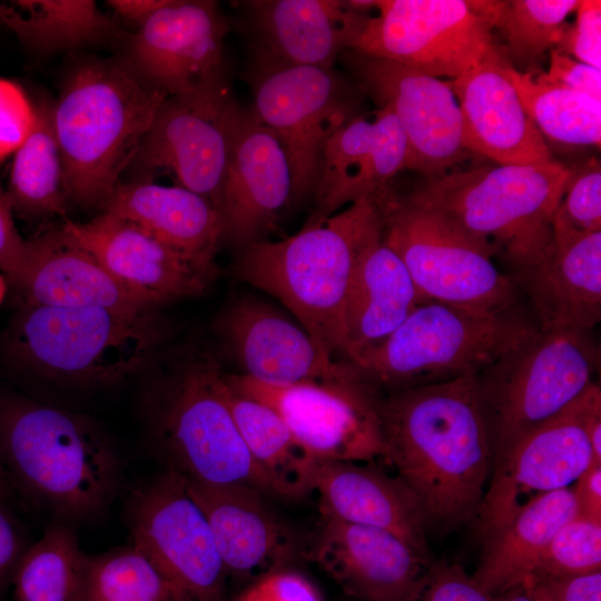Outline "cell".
<instances>
[{
  "label": "cell",
  "mask_w": 601,
  "mask_h": 601,
  "mask_svg": "<svg viewBox=\"0 0 601 601\" xmlns=\"http://www.w3.org/2000/svg\"><path fill=\"white\" fill-rule=\"evenodd\" d=\"M388 463L414 493L426 530L476 518L492 469L475 376L382 394Z\"/></svg>",
  "instance_id": "obj_1"
},
{
  "label": "cell",
  "mask_w": 601,
  "mask_h": 601,
  "mask_svg": "<svg viewBox=\"0 0 601 601\" xmlns=\"http://www.w3.org/2000/svg\"><path fill=\"white\" fill-rule=\"evenodd\" d=\"M168 96L120 60L78 67L51 105L68 204L102 210Z\"/></svg>",
  "instance_id": "obj_2"
},
{
  "label": "cell",
  "mask_w": 601,
  "mask_h": 601,
  "mask_svg": "<svg viewBox=\"0 0 601 601\" xmlns=\"http://www.w3.org/2000/svg\"><path fill=\"white\" fill-rule=\"evenodd\" d=\"M380 197L359 200L334 215L304 224L280 240L243 248L238 276L277 298L334 358L343 344V314L361 253L382 231Z\"/></svg>",
  "instance_id": "obj_3"
},
{
  "label": "cell",
  "mask_w": 601,
  "mask_h": 601,
  "mask_svg": "<svg viewBox=\"0 0 601 601\" xmlns=\"http://www.w3.org/2000/svg\"><path fill=\"white\" fill-rule=\"evenodd\" d=\"M0 455L12 484L63 521L100 514L119 486L110 442L83 416L52 405L0 398Z\"/></svg>",
  "instance_id": "obj_4"
},
{
  "label": "cell",
  "mask_w": 601,
  "mask_h": 601,
  "mask_svg": "<svg viewBox=\"0 0 601 601\" xmlns=\"http://www.w3.org/2000/svg\"><path fill=\"white\" fill-rule=\"evenodd\" d=\"M572 169L559 161L452 170L408 194L487 245L524 275L554 249L552 216Z\"/></svg>",
  "instance_id": "obj_5"
},
{
  "label": "cell",
  "mask_w": 601,
  "mask_h": 601,
  "mask_svg": "<svg viewBox=\"0 0 601 601\" xmlns=\"http://www.w3.org/2000/svg\"><path fill=\"white\" fill-rule=\"evenodd\" d=\"M540 332L519 307L485 312L426 300L381 345L351 364L386 394L475 376Z\"/></svg>",
  "instance_id": "obj_6"
},
{
  "label": "cell",
  "mask_w": 601,
  "mask_h": 601,
  "mask_svg": "<svg viewBox=\"0 0 601 601\" xmlns=\"http://www.w3.org/2000/svg\"><path fill=\"white\" fill-rule=\"evenodd\" d=\"M599 357L590 331H541L475 375L492 466L594 383Z\"/></svg>",
  "instance_id": "obj_7"
},
{
  "label": "cell",
  "mask_w": 601,
  "mask_h": 601,
  "mask_svg": "<svg viewBox=\"0 0 601 601\" xmlns=\"http://www.w3.org/2000/svg\"><path fill=\"white\" fill-rule=\"evenodd\" d=\"M152 437L165 469L188 482L273 494L235 423L225 373L209 356L179 365L160 387Z\"/></svg>",
  "instance_id": "obj_8"
},
{
  "label": "cell",
  "mask_w": 601,
  "mask_h": 601,
  "mask_svg": "<svg viewBox=\"0 0 601 601\" xmlns=\"http://www.w3.org/2000/svg\"><path fill=\"white\" fill-rule=\"evenodd\" d=\"M155 341L150 312L22 304L6 343L17 361L45 376L96 386L129 376Z\"/></svg>",
  "instance_id": "obj_9"
},
{
  "label": "cell",
  "mask_w": 601,
  "mask_h": 601,
  "mask_svg": "<svg viewBox=\"0 0 601 601\" xmlns=\"http://www.w3.org/2000/svg\"><path fill=\"white\" fill-rule=\"evenodd\" d=\"M378 197L383 240L405 265L423 302L485 312L519 307L518 287L494 265L487 245L390 186Z\"/></svg>",
  "instance_id": "obj_10"
},
{
  "label": "cell",
  "mask_w": 601,
  "mask_h": 601,
  "mask_svg": "<svg viewBox=\"0 0 601 601\" xmlns=\"http://www.w3.org/2000/svg\"><path fill=\"white\" fill-rule=\"evenodd\" d=\"M351 50L422 73L457 78L499 49L500 1L377 0Z\"/></svg>",
  "instance_id": "obj_11"
},
{
  "label": "cell",
  "mask_w": 601,
  "mask_h": 601,
  "mask_svg": "<svg viewBox=\"0 0 601 601\" xmlns=\"http://www.w3.org/2000/svg\"><path fill=\"white\" fill-rule=\"evenodd\" d=\"M252 114L282 141L293 177V203L313 194L328 138L359 115V87L334 68L256 60Z\"/></svg>",
  "instance_id": "obj_12"
},
{
  "label": "cell",
  "mask_w": 601,
  "mask_h": 601,
  "mask_svg": "<svg viewBox=\"0 0 601 601\" xmlns=\"http://www.w3.org/2000/svg\"><path fill=\"white\" fill-rule=\"evenodd\" d=\"M242 111L224 71L193 91L167 97L131 162L142 174L139 180L170 174L218 211Z\"/></svg>",
  "instance_id": "obj_13"
},
{
  "label": "cell",
  "mask_w": 601,
  "mask_h": 601,
  "mask_svg": "<svg viewBox=\"0 0 601 601\" xmlns=\"http://www.w3.org/2000/svg\"><path fill=\"white\" fill-rule=\"evenodd\" d=\"M235 391L276 411L299 444L319 463H388L380 416L382 394L355 372L342 380L270 385L225 373Z\"/></svg>",
  "instance_id": "obj_14"
},
{
  "label": "cell",
  "mask_w": 601,
  "mask_h": 601,
  "mask_svg": "<svg viewBox=\"0 0 601 601\" xmlns=\"http://www.w3.org/2000/svg\"><path fill=\"white\" fill-rule=\"evenodd\" d=\"M128 519L132 544L158 570L174 601H223L227 572L183 476L165 469L140 486Z\"/></svg>",
  "instance_id": "obj_15"
},
{
  "label": "cell",
  "mask_w": 601,
  "mask_h": 601,
  "mask_svg": "<svg viewBox=\"0 0 601 601\" xmlns=\"http://www.w3.org/2000/svg\"><path fill=\"white\" fill-rule=\"evenodd\" d=\"M599 404L601 390L593 383L562 413L520 440L492 466L475 518L484 540L531 499L568 487L592 464L587 421Z\"/></svg>",
  "instance_id": "obj_16"
},
{
  "label": "cell",
  "mask_w": 601,
  "mask_h": 601,
  "mask_svg": "<svg viewBox=\"0 0 601 601\" xmlns=\"http://www.w3.org/2000/svg\"><path fill=\"white\" fill-rule=\"evenodd\" d=\"M348 58L363 93L397 117L407 141V169L431 180L465 158L462 116L450 82L354 50Z\"/></svg>",
  "instance_id": "obj_17"
},
{
  "label": "cell",
  "mask_w": 601,
  "mask_h": 601,
  "mask_svg": "<svg viewBox=\"0 0 601 601\" xmlns=\"http://www.w3.org/2000/svg\"><path fill=\"white\" fill-rule=\"evenodd\" d=\"M227 21L217 2L170 0L130 40L128 63L169 96L193 91L223 72Z\"/></svg>",
  "instance_id": "obj_18"
},
{
  "label": "cell",
  "mask_w": 601,
  "mask_h": 601,
  "mask_svg": "<svg viewBox=\"0 0 601 601\" xmlns=\"http://www.w3.org/2000/svg\"><path fill=\"white\" fill-rule=\"evenodd\" d=\"M218 331L242 375L270 385L338 381L352 375L349 362H336L300 326L272 305L236 299L223 313Z\"/></svg>",
  "instance_id": "obj_19"
},
{
  "label": "cell",
  "mask_w": 601,
  "mask_h": 601,
  "mask_svg": "<svg viewBox=\"0 0 601 601\" xmlns=\"http://www.w3.org/2000/svg\"><path fill=\"white\" fill-rule=\"evenodd\" d=\"M292 203L293 177L282 141L250 110L242 111L220 191L223 238L242 249L265 240Z\"/></svg>",
  "instance_id": "obj_20"
},
{
  "label": "cell",
  "mask_w": 601,
  "mask_h": 601,
  "mask_svg": "<svg viewBox=\"0 0 601 601\" xmlns=\"http://www.w3.org/2000/svg\"><path fill=\"white\" fill-rule=\"evenodd\" d=\"M61 228L121 285L154 306L201 294L216 275L110 213L86 223L66 220Z\"/></svg>",
  "instance_id": "obj_21"
},
{
  "label": "cell",
  "mask_w": 601,
  "mask_h": 601,
  "mask_svg": "<svg viewBox=\"0 0 601 601\" xmlns=\"http://www.w3.org/2000/svg\"><path fill=\"white\" fill-rule=\"evenodd\" d=\"M311 549L315 561L361 601H417L427 565L388 531L322 516Z\"/></svg>",
  "instance_id": "obj_22"
},
{
  "label": "cell",
  "mask_w": 601,
  "mask_h": 601,
  "mask_svg": "<svg viewBox=\"0 0 601 601\" xmlns=\"http://www.w3.org/2000/svg\"><path fill=\"white\" fill-rule=\"evenodd\" d=\"M406 137L390 108L355 116L328 138L323 149L312 194L314 210L305 224L375 197L406 168Z\"/></svg>",
  "instance_id": "obj_23"
},
{
  "label": "cell",
  "mask_w": 601,
  "mask_h": 601,
  "mask_svg": "<svg viewBox=\"0 0 601 601\" xmlns=\"http://www.w3.org/2000/svg\"><path fill=\"white\" fill-rule=\"evenodd\" d=\"M500 50L450 83L456 97L464 146L503 166L552 161L549 146L505 73Z\"/></svg>",
  "instance_id": "obj_24"
},
{
  "label": "cell",
  "mask_w": 601,
  "mask_h": 601,
  "mask_svg": "<svg viewBox=\"0 0 601 601\" xmlns=\"http://www.w3.org/2000/svg\"><path fill=\"white\" fill-rule=\"evenodd\" d=\"M186 481V480H185ZM201 510L228 573L263 579L286 570L297 544L289 528L247 485H206L186 481Z\"/></svg>",
  "instance_id": "obj_25"
},
{
  "label": "cell",
  "mask_w": 601,
  "mask_h": 601,
  "mask_svg": "<svg viewBox=\"0 0 601 601\" xmlns=\"http://www.w3.org/2000/svg\"><path fill=\"white\" fill-rule=\"evenodd\" d=\"M256 35L257 59L334 68L352 49L366 19L354 1L254 0L244 3Z\"/></svg>",
  "instance_id": "obj_26"
},
{
  "label": "cell",
  "mask_w": 601,
  "mask_h": 601,
  "mask_svg": "<svg viewBox=\"0 0 601 601\" xmlns=\"http://www.w3.org/2000/svg\"><path fill=\"white\" fill-rule=\"evenodd\" d=\"M313 492L321 516L388 531L431 565L421 506L397 475L391 476L374 463L322 462Z\"/></svg>",
  "instance_id": "obj_27"
},
{
  "label": "cell",
  "mask_w": 601,
  "mask_h": 601,
  "mask_svg": "<svg viewBox=\"0 0 601 601\" xmlns=\"http://www.w3.org/2000/svg\"><path fill=\"white\" fill-rule=\"evenodd\" d=\"M23 304L63 308L151 312L154 306L121 285L62 228L29 240V259L20 284Z\"/></svg>",
  "instance_id": "obj_28"
},
{
  "label": "cell",
  "mask_w": 601,
  "mask_h": 601,
  "mask_svg": "<svg viewBox=\"0 0 601 601\" xmlns=\"http://www.w3.org/2000/svg\"><path fill=\"white\" fill-rule=\"evenodd\" d=\"M530 298L541 331H590L601 318V231L554 236L535 269L512 278Z\"/></svg>",
  "instance_id": "obj_29"
},
{
  "label": "cell",
  "mask_w": 601,
  "mask_h": 601,
  "mask_svg": "<svg viewBox=\"0 0 601 601\" xmlns=\"http://www.w3.org/2000/svg\"><path fill=\"white\" fill-rule=\"evenodd\" d=\"M421 303L405 265L378 233L361 253L351 279L341 355L355 363L381 345Z\"/></svg>",
  "instance_id": "obj_30"
},
{
  "label": "cell",
  "mask_w": 601,
  "mask_h": 601,
  "mask_svg": "<svg viewBox=\"0 0 601 601\" xmlns=\"http://www.w3.org/2000/svg\"><path fill=\"white\" fill-rule=\"evenodd\" d=\"M102 211L139 225L168 247L216 273L223 226L218 211L203 196L178 185L120 181Z\"/></svg>",
  "instance_id": "obj_31"
},
{
  "label": "cell",
  "mask_w": 601,
  "mask_h": 601,
  "mask_svg": "<svg viewBox=\"0 0 601 601\" xmlns=\"http://www.w3.org/2000/svg\"><path fill=\"white\" fill-rule=\"evenodd\" d=\"M577 515L569 487L531 499L484 540L473 579L491 597L520 587L552 536Z\"/></svg>",
  "instance_id": "obj_32"
},
{
  "label": "cell",
  "mask_w": 601,
  "mask_h": 601,
  "mask_svg": "<svg viewBox=\"0 0 601 601\" xmlns=\"http://www.w3.org/2000/svg\"><path fill=\"white\" fill-rule=\"evenodd\" d=\"M228 390L235 423L272 493L299 499L313 492L319 462L299 444L276 411L229 385Z\"/></svg>",
  "instance_id": "obj_33"
},
{
  "label": "cell",
  "mask_w": 601,
  "mask_h": 601,
  "mask_svg": "<svg viewBox=\"0 0 601 601\" xmlns=\"http://www.w3.org/2000/svg\"><path fill=\"white\" fill-rule=\"evenodd\" d=\"M32 102L33 126L14 152L7 193L13 213L29 219H42L65 215L69 204L52 125V104L43 99Z\"/></svg>",
  "instance_id": "obj_34"
},
{
  "label": "cell",
  "mask_w": 601,
  "mask_h": 601,
  "mask_svg": "<svg viewBox=\"0 0 601 601\" xmlns=\"http://www.w3.org/2000/svg\"><path fill=\"white\" fill-rule=\"evenodd\" d=\"M0 22L38 51L78 47L117 31L92 0H0Z\"/></svg>",
  "instance_id": "obj_35"
},
{
  "label": "cell",
  "mask_w": 601,
  "mask_h": 601,
  "mask_svg": "<svg viewBox=\"0 0 601 601\" xmlns=\"http://www.w3.org/2000/svg\"><path fill=\"white\" fill-rule=\"evenodd\" d=\"M87 559L67 523L50 525L16 565L12 601H82Z\"/></svg>",
  "instance_id": "obj_36"
},
{
  "label": "cell",
  "mask_w": 601,
  "mask_h": 601,
  "mask_svg": "<svg viewBox=\"0 0 601 601\" xmlns=\"http://www.w3.org/2000/svg\"><path fill=\"white\" fill-rule=\"evenodd\" d=\"M529 117L549 139L569 145H594L601 141V101L542 80L538 71L505 67Z\"/></svg>",
  "instance_id": "obj_37"
},
{
  "label": "cell",
  "mask_w": 601,
  "mask_h": 601,
  "mask_svg": "<svg viewBox=\"0 0 601 601\" xmlns=\"http://www.w3.org/2000/svg\"><path fill=\"white\" fill-rule=\"evenodd\" d=\"M82 601H174L150 560L132 543L88 556Z\"/></svg>",
  "instance_id": "obj_38"
},
{
  "label": "cell",
  "mask_w": 601,
  "mask_h": 601,
  "mask_svg": "<svg viewBox=\"0 0 601 601\" xmlns=\"http://www.w3.org/2000/svg\"><path fill=\"white\" fill-rule=\"evenodd\" d=\"M580 0L500 1L495 28L503 35L506 60L520 67L530 66L560 41L566 17Z\"/></svg>",
  "instance_id": "obj_39"
},
{
  "label": "cell",
  "mask_w": 601,
  "mask_h": 601,
  "mask_svg": "<svg viewBox=\"0 0 601 601\" xmlns=\"http://www.w3.org/2000/svg\"><path fill=\"white\" fill-rule=\"evenodd\" d=\"M595 571H601V523L577 515L552 536L521 585Z\"/></svg>",
  "instance_id": "obj_40"
},
{
  "label": "cell",
  "mask_w": 601,
  "mask_h": 601,
  "mask_svg": "<svg viewBox=\"0 0 601 601\" xmlns=\"http://www.w3.org/2000/svg\"><path fill=\"white\" fill-rule=\"evenodd\" d=\"M553 237L601 231V170L592 159L572 169L552 216Z\"/></svg>",
  "instance_id": "obj_41"
},
{
  "label": "cell",
  "mask_w": 601,
  "mask_h": 601,
  "mask_svg": "<svg viewBox=\"0 0 601 601\" xmlns=\"http://www.w3.org/2000/svg\"><path fill=\"white\" fill-rule=\"evenodd\" d=\"M577 17L568 24L556 50L601 69V1L580 0Z\"/></svg>",
  "instance_id": "obj_42"
},
{
  "label": "cell",
  "mask_w": 601,
  "mask_h": 601,
  "mask_svg": "<svg viewBox=\"0 0 601 601\" xmlns=\"http://www.w3.org/2000/svg\"><path fill=\"white\" fill-rule=\"evenodd\" d=\"M33 121V102L22 87L0 78V160L22 145Z\"/></svg>",
  "instance_id": "obj_43"
},
{
  "label": "cell",
  "mask_w": 601,
  "mask_h": 601,
  "mask_svg": "<svg viewBox=\"0 0 601 601\" xmlns=\"http://www.w3.org/2000/svg\"><path fill=\"white\" fill-rule=\"evenodd\" d=\"M417 601H492L457 563L432 562Z\"/></svg>",
  "instance_id": "obj_44"
},
{
  "label": "cell",
  "mask_w": 601,
  "mask_h": 601,
  "mask_svg": "<svg viewBox=\"0 0 601 601\" xmlns=\"http://www.w3.org/2000/svg\"><path fill=\"white\" fill-rule=\"evenodd\" d=\"M29 259V240L19 234L7 189L0 184V273L16 288Z\"/></svg>",
  "instance_id": "obj_45"
},
{
  "label": "cell",
  "mask_w": 601,
  "mask_h": 601,
  "mask_svg": "<svg viewBox=\"0 0 601 601\" xmlns=\"http://www.w3.org/2000/svg\"><path fill=\"white\" fill-rule=\"evenodd\" d=\"M548 83L579 91L601 101V69L583 63L559 50H550L548 72H539Z\"/></svg>",
  "instance_id": "obj_46"
},
{
  "label": "cell",
  "mask_w": 601,
  "mask_h": 601,
  "mask_svg": "<svg viewBox=\"0 0 601 601\" xmlns=\"http://www.w3.org/2000/svg\"><path fill=\"white\" fill-rule=\"evenodd\" d=\"M532 601H601V571L521 585Z\"/></svg>",
  "instance_id": "obj_47"
},
{
  "label": "cell",
  "mask_w": 601,
  "mask_h": 601,
  "mask_svg": "<svg viewBox=\"0 0 601 601\" xmlns=\"http://www.w3.org/2000/svg\"><path fill=\"white\" fill-rule=\"evenodd\" d=\"M252 591L260 601H321L308 580L287 570L259 579Z\"/></svg>",
  "instance_id": "obj_48"
},
{
  "label": "cell",
  "mask_w": 601,
  "mask_h": 601,
  "mask_svg": "<svg viewBox=\"0 0 601 601\" xmlns=\"http://www.w3.org/2000/svg\"><path fill=\"white\" fill-rule=\"evenodd\" d=\"M574 483L578 515L601 523V464H591Z\"/></svg>",
  "instance_id": "obj_49"
},
{
  "label": "cell",
  "mask_w": 601,
  "mask_h": 601,
  "mask_svg": "<svg viewBox=\"0 0 601 601\" xmlns=\"http://www.w3.org/2000/svg\"><path fill=\"white\" fill-rule=\"evenodd\" d=\"M21 542L9 515L0 504V597L10 583L13 570L21 556Z\"/></svg>",
  "instance_id": "obj_50"
},
{
  "label": "cell",
  "mask_w": 601,
  "mask_h": 601,
  "mask_svg": "<svg viewBox=\"0 0 601 601\" xmlns=\"http://www.w3.org/2000/svg\"><path fill=\"white\" fill-rule=\"evenodd\" d=\"M170 0H109L108 6L121 18L141 27Z\"/></svg>",
  "instance_id": "obj_51"
},
{
  "label": "cell",
  "mask_w": 601,
  "mask_h": 601,
  "mask_svg": "<svg viewBox=\"0 0 601 601\" xmlns=\"http://www.w3.org/2000/svg\"><path fill=\"white\" fill-rule=\"evenodd\" d=\"M12 486L13 484L0 455V504L3 505V503L11 497Z\"/></svg>",
  "instance_id": "obj_52"
},
{
  "label": "cell",
  "mask_w": 601,
  "mask_h": 601,
  "mask_svg": "<svg viewBox=\"0 0 601 601\" xmlns=\"http://www.w3.org/2000/svg\"><path fill=\"white\" fill-rule=\"evenodd\" d=\"M492 601H532L526 591L521 588H514L501 594L492 597Z\"/></svg>",
  "instance_id": "obj_53"
},
{
  "label": "cell",
  "mask_w": 601,
  "mask_h": 601,
  "mask_svg": "<svg viewBox=\"0 0 601 601\" xmlns=\"http://www.w3.org/2000/svg\"><path fill=\"white\" fill-rule=\"evenodd\" d=\"M7 293V279L6 277L0 273V305L4 298V295Z\"/></svg>",
  "instance_id": "obj_54"
}]
</instances>
